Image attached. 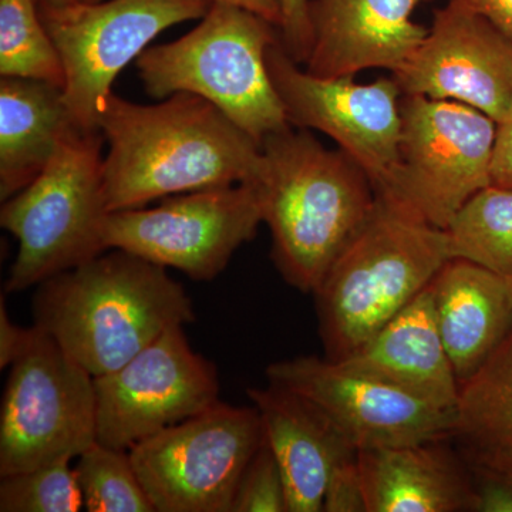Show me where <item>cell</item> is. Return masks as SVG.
<instances>
[{"mask_svg":"<svg viewBox=\"0 0 512 512\" xmlns=\"http://www.w3.org/2000/svg\"><path fill=\"white\" fill-rule=\"evenodd\" d=\"M99 130L107 211L242 183H255L262 147L227 114L197 94L180 92L138 104L113 92L103 100Z\"/></svg>","mask_w":512,"mask_h":512,"instance_id":"1","label":"cell"},{"mask_svg":"<svg viewBox=\"0 0 512 512\" xmlns=\"http://www.w3.org/2000/svg\"><path fill=\"white\" fill-rule=\"evenodd\" d=\"M255 187L272 259L289 285L315 293L372 214L376 188L345 151L323 147L293 126L264 138Z\"/></svg>","mask_w":512,"mask_h":512,"instance_id":"2","label":"cell"},{"mask_svg":"<svg viewBox=\"0 0 512 512\" xmlns=\"http://www.w3.org/2000/svg\"><path fill=\"white\" fill-rule=\"evenodd\" d=\"M33 316L93 377L119 369L165 330L195 320L190 296L167 268L121 249L37 285Z\"/></svg>","mask_w":512,"mask_h":512,"instance_id":"3","label":"cell"},{"mask_svg":"<svg viewBox=\"0 0 512 512\" xmlns=\"http://www.w3.org/2000/svg\"><path fill=\"white\" fill-rule=\"evenodd\" d=\"M365 225L313 293L329 359L343 360L373 338L450 261L446 229L406 202L376 191Z\"/></svg>","mask_w":512,"mask_h":512,"instance_id":"4","label":"cell"},{"mask_svg":"<svg viewBox=\"0 0 512 512\" xmlns=\"http://www.w3.org/2000/svg\"><path fill=\"white\" fill-rule=\"evenodd\" d=\"M281 40L271 22L238 6L211 3L200 25L137 57L138 76L156 99L204 97L262 144L291 126L269 76V47Z\"/></svg>","mask_w":512,"mask_h":512,"instance_id":"5","label":"cell"},{"mask_svg":"<svg viewBox=\"0 0 512 512\" xmlns=\"http://www.w3.org/2000/svg\"><path fill=\"white\" fill-rule=\"evenodd\" d=\"M101 131L74 128L35 180L3 201L0 225L18 241L6 293L36 288L96 258L109 214L103 190Z\"/></svg>","mask_w":512,"mask_h":512,"instance_id":"6","label":"cell"},{"mask_svg":"<svg viewBox=\"0 0 512 512\" xmlns=\"http://www.w3.org/2000/svg\"><path fill=\"white\" fill-rule=\"evenodd\" d=\"M94 377L33 326L10 365L0 412V477L76 460L96 441Z\"/></svg>","mask_w":512,"mask_h":512,"instance_id":"7","label":"cell"},{"mask_svg":"<svg viewBox=\"0 0 512 512\" xmlns=\"http://www.w3.org/2000/svg\"><path fill=\"white\" fill-rule=\"evenodd\" d=\"M210 0H101L39 6L64 70L63 97L74 126L100 131L103 100L114 80L154 37L187 20L202 19Z\"/></svg>","mask_w":512,"mask_h":512,"instance_id":"8","label":"cell"},{"mask_svg":"<svg viewBox=\"0 0 512 512\" xmlns=\"http://www.w3.org/2000/svg\"><path fill=\"white\" fill-rule=\"evenodd\" d=\"M262 440L255 406L220 400L128 451L156 512H232L239 480Z\"/></svg>","mask_w":512,"mask_h":512,"instance_id":"9","label":"cell"},{"mask_svg":"<svg viewBox=\"0 0 512 512\" xmlns=\"http://www.w3.org/2000/svg\"><path fill=\"white\" fill-rule=\"evenodd\" d=\"M261 224L258 188L242 183L171 195L154 208L109 212L101 234L106 251L121 249L208 282L255 238Z\"/></svg>","mask_w":512,"mask_h":512,"instance_id":"10","label":"cell"},{"mask_svg":"<svg viewBox=\"0 0 512 512\" xmlns=\"http://www.w3.org/2000/svg\"><path fill=\"white\" fill-rule=\"evenodd\" d=\"M498 124L453 100L403 94L400 167L386 194L446 229L476 192L493 184Z\"/></svg>","mask_w":512,"mask_h":512,"instance_id":"11","label":"cell"},{"mask_svg":"<svg viewBox=\"0 0 512 512\" xmlns=\"http://www.w3.org/2000/svg\"><path fill=\"white\" fill-rule=\"evenodd\" d=\"M269 76L291 126L332 138L369 175L376 191H389L400 167L403 92L394 77L357 83L299 69L281 40L266 55Z\"/></svg>","mask_w":512,"mask_h":512,"instance_id":"12","label":"cell"},{"mask_svg":"<svg viewBox=\"0 0 512 512\" xmlns=\"http://www.w3.org/2000/svg\"><path fill=\"white\" fill-rule=\"evenodd\" d=\"M94 387L96 441L127 451L220 402L217 367L178 325L119 369L94 377Z\"/></svg>","mask_w":512,"mask_h":512,"instance_id":"13","label":"cell"},{"mask_svg":"<svg viewBox=\"0 0 512 512\" xmlns=\"http://www.w3.org/2000/svg\"><path fill=\"white\" fill-rule=\"evenodd\" d=\"M269 383L301 394L357 451L451 439L456 410L329 357L302 356L272 363Z\"/></svg>","mask_w":512,"mask_h":512,"instance_id":"14","label":"cell"},{"mask_svg":"<svg viewBox=\"0 0 512 512\" xmlns=\"http://www.w3.org/2000/svg\"><path fill=\"white\" fill-rule=\"evenodd\" d=\"M393 77L403 94L467 104L501 126L512 106V42L483 16L448 0Z\"/></svg>","mask_w":512,"mask_h":512,"instance_id":"15","label":"cell"},{"mask_svg":"<svg viewBox=\"0 0 512 512\" xmlns=\"http://www.w3.org/2000/svg\"><path fill=\"white\" fill-rule=\"evenodd\" d=\"M430 0H311L312 53L306 72L355 77L367 69L397 73L412 59L429 28L414 10Z\"/></svg>","mask_w":512,"mask_h":512,"instance_id":"16","label":"cell"},{"mask_svg":"<svg viewBox=\"0 0 512 512\" xmlns=\"http://www.w3.org/2000/svg\"><path fill=\"white\" fill-rule=\"evenodd\" d=\"M284 477L288 512L323 511L333 468L357 450L315 404L284 387L248 390Z\"/></svg>","mask_w":512,"mask_h":512,"instance_id":"17","label":"cell"},{"mask_svg":"<svg viewBox=\"0 0 512 512\" xmlns=\"http://www.w3.org/2000/svg\"><path fill=\"white\" fill-rule=\"evenodd\" d=\"M446 440L357 451L367 512L474 511L473 471Z\"/></svg>","mask_w":512,"mask_h":512,"instance_id":"18","label":"cell"},{"mask_svg":"<svg viewBox=\"0 0 512 512\" xmlns=\"http://www.w3.org/2000/svg\"><path fill=\"white\" fill-rule=\"evenodd\" d=\"M339 362L456 410L460 383L441 339L431 284L362 348Z\"/></svg>","mask_w":512,"mask_h":512,"instance_id":"19","label":"cell"},{"mask_svg":"<svg viewBox=\"0 0 512 512\" xmlns=\"http://www.w3.org/2000/svg\"><path fill=\"white\" fill-rule=\"evenodd\" d=\"M431 288L441 339L461 384L511 332L512 278L454 258Z\"/></svg>","mask_w":512,"mask_h":512,"instance_id":"20","label":"cell"},{"mask_svg":"<svg viewBox=\"0 0 512 512\" xmlns=\"http://www.w3.org/2000/svg\"><path fill=\"white\" fill-rule=\"evenodd\" d=\"M77 128L63 89L40 80L0 82V198L9 200L45 170Z\"/></svg>","mask_w":512,"mask_h":512,"instance_id":"21","label":"cell"},{"mask_svg":"<svg viewBox=\"0 0 512 512\" xmlns=\"http://www.w3.org/2000/svg\"><path fill=\"white\" fill-rule=\"evenodd\" d=\"M451 439L474 474L512 478V329L460 384Z\"/></svg>","mask_w":512,"mask_h":512,"instance_id":"22","label":"cell"},{"mask_svg":"<svg viewBox=\"0 0 512 512\" xmlns=\"http://www.w3.org/2000/svg\"><path fill=\"white\" fill-rule=\"evenodd\" d=\"M446 232L451 258L512 278V187L493 183L476 192Z\"/></svg>","mask_w":512,"mask_h":512,"instance_id":"23","label":"cell"},{"mask_svg":"<svg viewBox=\"0 0 512 512\" xmlns=\"http://www.w3.org/2000/svg\"><path fill=\"white\" fill-rule=\"evenodd\" d=\"M0 74L63 89L62 59L40 19L36 0H0Z\"/></svg>","mask_w":512,"mask_h":512,"instance_id":"24","label":"cell"},{"mask_svg":"<svg viewBox=\"0 0 512 512\" xmlns=\"http://www.w3.org/2000/svg\"><path fill=\"white\" fill-rule=\"evenodd\" d=\"M77 481L89 512H156L130 451L94 441L76 458Z\"/></svg>","mask_w":512,"mask_h":512,"instance_id":"25","label":"cell"},{"mask_svg":"<svg viewBox=\"0 0 512 512\" xmlns=\"http://www.w3.org/2000/svg\"><path fill=\"white\" fill-rule=\"evenodd\" d=\"M84 500L72 461H57L0 481L2 512H79Z\"/></svg>","mask_w":512,"mask_h":512,"instance_id":"26","label":"cell"},{"mask_svg":"<svg viewBox=\"0 0 512 512\" xmlns=\"http://www.w3.org/2000/svg\"><path fill=\"white\" fill-rule=\"evenodd\" d=\"M232 512H288L284 477L265 434L239 480Z\"/></svg>","mask_w":512,"mask_h":512,"instance_id":"27","label":"cell"},{"mask_svg":"<svg viewBox=\"0 0 512 512\" xmlns=\"http://www.w3.org/2000/svg\"><path fill=\"white\" fill-rule=\"evenodd\" d=\"M323 511L367 512L357 453L343 458L333 468L326 487Z\"/></svg>","mask_w":512,"mask_h":512,"instance_id":"28","label":"cell"},{"mask_svg":"<svg viewBox=\"0 0 512 512\" xmlns=\"http://www.w3.org/2000/svg\"><path fill=\"white\" fill-rule=\"evenodd\" d=\"M281 3V45L293 62L306 64L313 46L311 0H281Z\"/></svg>","mask_w":512,"mask_h":512,"instance_id":"29","label":"cell"},{"mask_svg":"<svg viewBox=\"0 0 512 512\" xmlns=\"http://www.w3.org/2000/svg\"><path fill=\"white\" fill-rule=\"evenodd\" d=\"M474 512H512V478L474 474Z\"/></svg>","mask_w":512,"mask_h":512,"instance_id":"30","label":"cell"},{"mask_svg":"<svg viewBox=\"0 0 512 512\" xmlns=\"http://www.w3.org/2000/svg\"><path fill=\"white\" fill-rule=\"evenodd\" d=\"M32 333L33 326L29 329L22 328L10 319L3 292L0 299V369L10 367L22 355Z\"/></svg>","mask_w":512,"mask_h":512,"instance_id":"31","label":"cell"},{"mask_svg":"<svg viewBox=\"0 0 512 512\" xmlns=\"http://www.w3.org/2000/svg\"><path fill=\"white\" fill-rule=\"evenodd\" d=\"M487 19L512 42V0H453Z\"/></svg>","mask_w":512,"mask_h":512,"instance_id":"32","label":"cell"},{"mask_svg":"<svg viewBox=\"0 0 512 512\" xmlns=\"http://www.w3.org/2000/svg\"><path fill=\"white\" fill-rule=\"evenodd\" d=\"M493 183L512 187V127L498 126L493 160Z\"/></svg>","mask_w":512,"mask_h":512,"instance_id":"33","label":"cell"},{"mask_svg":"<svg viewBox=\"0 0 512 512\" xmlns=\"http://www.w3.org/2000/svg\"><path fill=\"white\" fill-rule=\"evenodd\" d=\"M83 2H101V0H83ZM212 3H225V5L238 6L247 9L256 15L271 22L276 28L282 25V3L281 0H210Z\"/></svg>","mask_w":512,"mask_h":512,"instance_id":"34","label":"cell"},{"mask_svg":"<svg viewBox=\"0 0 512 512\" xmlns=\"http://www.w3.org/2000/svg\"><path fill=\"white\" fill-rule=\"evenodd\" d=\"M37 5L47 6H66L72 5V3L80 2V0H36Z\"/></svg>","mask_w":512,"mask_h":512,"instance_id":"35","label":"cell"},{"mask_svg":"<svg viewBox=\"0 0 512 512\" xmlns=\"http://www.w3.org/2000/svg\"><path fill=\"white\" fill-rule=\"evenodd\" d=\"M501 126H511L512 127V106H511L510 114H508L507 121H505L504 124H501Z\"/></svg>","mask_w":512,"mask_h":512,"instance_id":"36","label":"cell"}]
</instances>
